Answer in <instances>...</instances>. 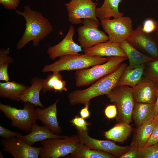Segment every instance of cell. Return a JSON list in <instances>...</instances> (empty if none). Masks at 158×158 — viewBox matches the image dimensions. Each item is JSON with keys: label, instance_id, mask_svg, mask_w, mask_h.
Instances as JSON below:
<instances>
[{"label": "cell", "instance_id": "cell-1", "mask_svg": "<svg viewBox=\"0 0 158 158\" xmlns=\"http://www.w3.org/2000/svg\"><path fill=\"white\" fill-rule=\"evenodd\" d=\"M15 12L25 21L24 31L17 44V49H22L31 41L34 46L37 47L53 31V27L49 19L42 13L32 9L29 5L24 6L23 11L16 10Z\"/></svg>", "mask_w": 158, "mask_h": 158}, {"label": "cell", "instance_id": "cell-2", "mask_svg": "<svg viewBox=\"0 0 158 158\" xmlns=\"http://www.w3.org/2000/svg\"><path fill=\"white\" fill-rule=\"evenodd\" d=\"M127 64H121L113 73L98 80L89 87L83 90H78L69 93L68 98L72 105L78 104H85L97 97L107 95L117 86L119 80Z\"/></svg>", "mask_w": 158, "mask_h": 158}, {"label": "cell", "instance_id": "cell-3", "mask_svg": "<svg viewBox=\"0 0 158 158\" xmlns=\"http://www.w3.org/2000/svg\"><path fill=\"white\" fill-rule=\"evenodd\" d=\"M107 57L91 56L85 54L68 55L59 57L53 63L45 65L42 70L43 73L64 71L79 70L89 68L105 62Z\"/></svg>", "mask_w": 158, "mask_h": 158}, {"label": "cell", "instance_id": "cell-4", "mask_svg": "<svg viewBox=\"0 0 158 158\" xmlns=\"http://www.w3.org/2000/svg\"><path fill=\"white\" fill-rule=\"evenodd\" d=\"M127 59V57H108L107 61L103 63L77 71L75 75L76 85L81 87L90 85L115 71Z\"/></svg>", "mask_w": 158, "mask_h": 158}, {"label": "cell", "instance_id": "cell-5", "mask_svg": "<svg viewBox=\"0 0 158 158\" xmlns=\"http://www.w3.org/2000/svg\"><path fill=\"white\" fill-rule=\"evenodd\" d=\"M35 105L25 102L23 109H18L10 105L0 103V109L4 116L11 120L13 127L27 133H30L37 119Z\"/></svg>", "mask_w": 158, "mask_h": 158}, {"label": "cell", "instance_id": "cell-6", "mask_svg": "<svg viewBox=\"0 0 158 158\" xmlns=\"http://www.w3.org/2000/svg\"><path fill=\"white\" fill-rule=\"evenodd\" d=\"M107 95L110 101L114 103L117 108L118 122L129 124L132 121L135 102L133 88L128 86H117Z\"/></svg>", "mask_w": 158, "mask_h": 158}, {"label": "cell", "instance_id": "cell-7", "mask_svg": "<svg viewBox=\"0 0 158 158\" xmlns=\"http://www.w3.org/2000/svg\"><path fill=\"white\" fill-rule=\"evenodd\" d=\"M40 158H58L72 153L80 142L78 135L63 138L49 139L41 141Z\"/></svg>", "mask_w": 158, "mask_h": 158}, {"label": "cell", "instance_id": "cell-8", "mask_svg": "<svg viewBox=\"0 0 158 158\" xmlns=\"http://www.w3.org/2000/svg\"><path fill=\"white\" fill-rule=\"evenodd\" d=\"M101 25L108 35L109 41L120 43L126 40L132 33V21L129 17L123 16L100 20Z\"/></svg>", "mask_w": 158, "mask_h": 158}, {"label": "cell", "instance_id": "cell-9", "mask_svg": "<svg viewBox=\"0 0 158 158\" xmlns=\"http://www.w3.org/2000/svg\"><path fill=\"white\" fill-rule=\"evenodd\" d=\"M82 24L77 30L78 41L82 49L89 48L109 41L108 36L98 29L99 22L91 18H86L83 20Z\"/></svg>", "mask_w": 158, "mask_h": 158}, {"label": "cell", "instance_id": "cell-10", "mask_svg": "<svg viewBox=\"0 0 158 158\" xmlns=\"http://www.w3.org/2000/svg\"><path fill=\"white\" fill-rule=\"evenodd\" d=\"M98 3L92 0H71L66 3L68 20L73 25L82 24L83 20L91 18L99 22L96 15Z\"/></svg>", "mask_w": 158, "mask_h": 158}, {"label": "cell", "instance_id": "cell-11", "mask_svg": "<svg viewBox=\"0 0 158 158\" xmlns=\"http://www.w3.org/2000/svg\"><path fill=\"white\" fill-rule=\"evenodd\" d=\"M1 143L2 150L14 158H38L42 149L30 145L17 137L3 140Z\"/></svg>", "mask_w": 158, "mask_h": 158}, {"label": "cell", "instance_id": "cell-12", "mask_svg": "<svg viewBox=\"0 0 158 158\" xmlns=\"http://www.w3.org/2000/svg\"><path fill=\"white\" fill-rule=\"evenodd\" d=\"M80 140L89 148L110 153L119 158L130 148V146H121L107 140L94 139L89 136L87 131H78Z\"/></svg>", "mask_w": 158, "mask_h": 158}, {"label": "cell", "instance_id": "cell-13", "mask_svg": "<svg viewBox=\"0 0 158 158\" xmlns=\"http://www.w3.org/2000/svg\"><path fill=\"white\" fill-rule=\"evenodd\" d=\"M156 40L150 34L143 32L142 26L139 25L126 40L135 48L143 50L157 60L158 44Z\"/></svg>", "mask_w": 158, "mask_h": 158}, {"label": "cell", "instance_id": "cell-14", "mask_svg": "<svg viewBox=\"0 0 158 158\" xmlns=\"http://www.w3.org/2000/svg\"><path fill=\"white\" fill-rule=\"evenodd\" d=\"M75 33L74 27L70 26L67 34L61 41L48 48L47 52L50 59L54 60L63 56L80 54L78 53L82 51V48L73 40Z\"/></svg>", "mask_w": 158, "mask_h": 158}, {"label": "cell", "instance_id": "cell-15", "mask_svg": "<svg viewBox=\"0 0 158 158\" xmlns=\"http://www.w3.org/2000/svg\"><path fill=\"white\" fill-rule=\"evenodd\" d=\"M133 88L135 102L155 104L157 99V84L148 79L140 82Z\"/></svg>", "mask_w": 158, "mask_h": 158}, {"label": "cell", "instance_id": "cell-16", "mask_svg": "<svg viewBox=\"0 0 158 158\" xmlns=\"http://www.w3.org/2000/svg\"><path fill=\"white\" fill-rule=\"evenodd\" d=\"M57 99L52 104L43 109L37 108L36 113L37 119L40 121L44 125L47 126L53 133L59 135L62 130L57 118Z\"/></svg>", "mask_w": 158, "mask_h": 158}, {"label": "cell", "instance_id": "cell-17", "mask_svg": "<svg viewBox=\"0 0 158 158\" xmlns=\"http://www.w3.org/2000/svg\"><path fill=\"white\" fill-rule=\"evenodd\" d=\"M83 51L85 54L91 56L127 57L125 52L120 47V43L109 41L83 49Z\"/></svg>", "mask_w": 158, "mask_h": 158}, {"label": "cell", "instance_id": "cell-18", "mask_svg": "<svg viewBox=\"0 0 158 158\" xmlns=\"http://www.w3.org/2000/svg\"><path fill=\"white\" fill-rule=\"evenodd\" d=\"M67 136L59 135L51 132L46 126H40L36 123L32 125L30 132L19 137L28 145L32 146L36 142L49 139L63 138Z\"/></svg>", "mask_w": 158, "mask_h": 158}, {"label": "cell", "instance_id": "cell-19", "mask_svg": "<svg viewBox=\"0 0 158 158\" xmlns=\"http://www.w3.org/2000/svg\"><path fill=\"white\" fill-rule=\"evenodd\" d=\"M120 46L125 52L129 61V68L133 69L146 62L157 59L145 55L138 50L126 40L120 43Z\"/></svg>", "mask_w": 158, "mask_h": 158}, {"label": "cell", "instance_id": "cell-20", "mask_svg": "<svg viewBox=\"0 0 158 158\" xmlns=\"http://www.w3.org/2000/svg\"><path fill=\"white\" fill-rule=\"evenodd\" d=\"M29 87V86L14 81L1 82L0 97L18 101Z\"/></svg>", "mask_w": 158, "mask_h": 158}, {"label": "cell", "instance_id": "cell-21", "mask_svg": "<svg viewBox=\"0 0 158 158\" xmlns=\"http://www.w3.org/2000/svg\"><path fill=\"white\" fill-rule=\"evenodd\" d=\"M157 122L154 118L144 123L138 127L130 147L139 149L143 147L150 136Z\"/></svg>", "mask_w": 158, "mask_h": 158}, {"label": "cell", "instance_id": "cell-22", "mask_svg": "<svg viewBox=\"0 0 158 158\" xmlns=\"http://www.w3.org/2000/svg\"><path fill=\"white\" fill-rule=\"evenodd\" d=\"M155 104L135 102L132 118L138 127L154 118Z\"/></svg>", "mask_w": 158, "mask_h": 158}, {"label": "cell", "instance_id": "cell-23", "mask_svg": "<svg viewBox=\"0 0 158 158\" xmlns=\"http://www.w3.org/2000/svg\"><path fill=\"white\" fill-rule=\"evenodd\" d=\"M30 83L31 85L22 95L20 101L24 103L29 102L36 106L44 108L40 97V93L42 89V78L34 77L31 79Z\"/></svg>", "mask_w": 158, "mask_h": 158}, {"label": "cell", "instance_id": "cell-24", "mask_svg": "<svg viewBox=\"0 0 158 158\" xmlns=\"http://www.w3.org/2000/svg\"><path fill=\"white\" fill-rule=\"evenodd\" d=\"M145 68V63L133 69H130L127 66L119 80L117 86H128L132 88L135 87L141 81Z\"/></svg>", "mask_w": 158, "mask_h": 158}, {"label": "cell", "instance_id": "cell-25", "mask_svg": "<svg viewBox=\"0 0 158 158\" xmlns=\"http://www.w3.org/2000/svg\"><path fill=\"white\" fill-rule=\"evenodd\" d=\"M122 0H104L102 5L97 8L96 15L100 20L111 17L117 18L123 16L119 12L118 7Z\"/></svg>", "mask_w": 158, "mask_h": 158}, {"label": "cell", "instance_id": "cell-26", "mask_svg": "<svg viewBox=\"0 0 158 158\" xmlns=\"http://www.w3.org/2000/svg\"><path fill=\"white\" fill-rule=\"evenodd\" d=\"M132 128L129 124L118 123L109 130L104 133L107 139L123 142L130 135Z\"/></svg>", "mask_w": 158, "mask_h": 158}, {"label": "cell", "instance_id": "cell-27", "mask_svg": "<svg viewBox=\"0 0 158 158\" xmlns=\"http://www.w3.org/2000/svg\"><path fill=\"white\" fill-rule=\"evenodd\" d=\"M70 157L73 158H114V155L103 151L90 149L80 142L71 153Z\"/></svg>", "mask_w": 158, "mask_h": 158}, {"label": "cell", "instance_id": "cell-28", "mask_svg": "<svg viewBox=\"0 0 158 158\" xmlns=\"http://www.w3.org/2000/svg\"><path fill=\"white\" fill-rule=\"evenodd\" d=\"M62 79L63 76L59 72H53L48 75L46 78H42V93L53 91L56 93L58 85Z\"/></svg>", "mask_w": 158, "mask_h": 158}, {"label": "cell", "instance_id": "cell-29", "mask_svg": "<svg viewBox=\"0 0 158 158\" xmlns=\"http://www.w3.org/2000/svg\"><path fill=\"white\" fill-rule=\"evenodd\" d=\"M138 158H158V143L140 149Z\"/></svg>", "mask_w": 158, "mask_h": 158}, {"label": "cell", "instance_id": "cell-30", "mask_svg": "<svg viewBox=\"0 0 158 158\" xmlns=\"http://www.w3.org/2000/svg\"><path fill=\"white\" fill-rule=\"evenodd\" d=\"M148 68V78L158 83V59L150 62Z\"/></svg>", "mask_w": 158, "mask_h": 158}, {"label": "cell", "instance_id": "cell-31", "mask_svg": "<svg viewBox=\"0 0 158 158\" xmlns=\"http://www.w3.org/2000/svg\"><path fill=\"white\" fill-rule=\"evenodd\" d=\"M85 119L76 116L70 121V122L75 126L78 130L80 131H87L88 128V123Z\"/></svg>", "mask_w": 158, "mask_h": 158}, {"label": "cell", "instance_id": "cell-32", "mask_svg": "<svg viewBox=\"0 0 158 158\" xmlns=\"http://www.w3.org/2000/svg\"><path fill=\"white\" fill-rule=\"evenodd\" d=\"M156 27V21L151 18L145 20L142 26V30L144 32L150 34L153 32Z\"/></svg>", "mask_w": 158, "mask_h": 158}, {"label": "cell", "instance_id": "cell-33", "mask_svg": "<svg viewBox=\"0 0 158 158\" xmlns=\"http://www.w3.org/2000/svg\"><path fill=\"white\" fill-rule=\"evenodd\" d=\"M21 134L19 133L10 130L0 126V136L6 139L12 137H19Z\"/></svg>", "mask_w": 158, "mask_h": 158}, {"label": "cell", "instance_id": "cell-34", "mask_svg": "<svg viewBox=\"0 0 158 158\" xmlns=\"http://www.w3.org/2000/svg\"><path fill=\"white\" fill-rule=\"evenodd\" d=\"M158 143V122H157L150 136L143 147L151 146Z\"/></svg>", "mask_w": 158, "mask_h": 158}, {"label": "cell", "instance_id": "cell-35", "mask_svg": "<svg viewBox=\"0 0 158 158\" xmlns=\"http://www.w3.org/2000/svg\"><path fill=\"white\" fill-rule=\"evenodd\" d=\"M10 51L9 48H1L0 49V64L4 63H13V59L9 56Z\"/></svg>", "mask_w": 158, "mask_h": 158}, {"label": "cell", "instance_id": "cell-36", "mask_svg": "<svg viewBox=\"0 0 158 158\" xmlns=\"http://www.w3.org/2000/svg\"><path fill=\"white\" fill-rule=\"evenodd\" d=\"M20 2V0H0V3L3 7L8 10L16 9Z\"/></svg>", "mask_w": 158, "mask_h": 158}, {"label": "cell", "instance_id": "cell-37", "mask_svg": "<svg viewBox=\"0 0 158 158\" xmlns=\"http://www.w3.org/2000/svg\"><path fill=\"white\" fill-rule=\"evenodd\" d=\"M9 63H4L0 64V80L5 82L9 81L10 79L8 73Z\"/></svg>", "mask_w": 158, "mask_h": 158}, {"label": "cell", "instance_id": "cell-38", "mask_svg": "<svg viewBox=\"0 0 158 158\" xmlns=\"http://www.w3.org/2000/svg\"><path fill=\"white\" fill-rule=\"evenodd\" d=\"M104 113L106 116L109 119L115 117L117 114L116 106L114 104L108 106L105 109Z\"/></svg>", "mask_w": 158, "mask_h": 158}, {"label": "cell", "instance_id": "cell-39", "mask_svg": "<svg viewBox=\"0 0 158 158\" xmlns=\"http://www.w3.org/2000/svg\"><path fill=\"white\" fill-rule=\"evenodd\" d=\"M139 150L136 147H130V149L119 158H138Z\"/></svg>", "mask_w": 158, "mask_h": 158}, {"label": "cell", "instance_id": "cell-40", "mask_svg": "<svg viewBox=\"0 0 158 158\" xmlns=\"http://www.w3.org/2000/svg\"><path fill=\"white\" fill-rule=\"evenodd\" d=\"M90 103L85 104V106L80 111V116L82 118L85 119L88 118L90 116V113L89 110Z\"/></svg>", "mask_w": 158, "mask_h": 158}, {"label": "cell", "instance_id": "cell-41", "mask_svg": "<svg viewBox=\"0 0 158 158\" xmlns=\"http://www.w3.org/2000/svg\"><path fill=\"white\" fill-rule=\"evenodd\" d=\"M153 32L154 35V37L158 41V20L156 21V27Z\"/></svg>", "mask_w": 158, "mask_h": 158}, {"label": "cell", "instance_id": "cell-42", "mask_svg": "<svg viewBox=\"0 0 158 158\" xmlns=\"http://www.w3.org/2000/svg\"><path fill=\"white\" fill-rule=\"evenodd\" d=\"M157 84V94L156 101L155 103V109L154 117L156 115L158 111V83Z\"/></svg>", "mask_w": 158, "mask_h": 158}, {"label": "cell", "instance_id": "cell-43", "mask_svg": "<svg viewBox=\"0 0 158 158\" xmlns=\"http://www.w3.org/2000/svg\"><path fill=\"white\" fill-rule=\"evenodd\" d=\"M158 122V111L156 116L154 117Z\"/></svg>", "mask_w": 158, "mask_h": 158}, {"label": "cell", "instance_id": "cell-44", "mask_svg": "<svg viewBox=\"0 0 158 158\" xmlns=\"http://www.w3.org/2000/svg\"><path fill=\"white\" fill-rule=\"evenodd\" d=\"M96 1H98V0H96Z\"/></svg>", "mask_w": 158, "mask_h": 158}]
</instances>
